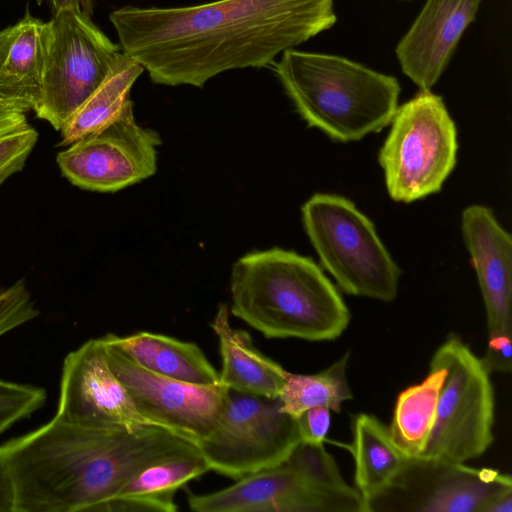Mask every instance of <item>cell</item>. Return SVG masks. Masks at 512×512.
Instances as JSON below:
<instances>
[{
  "label": "cell",
  "mask_w": 512,
  "mask_h": 512,
  "mask_svg": "<svg viewBox=\"0 0 512 512\" xmlns=\"http://www.w3.org/2000/svg\"><path fill=\"white\" fill-rule=\"evenodd\" d=\"M121 51L150 79L203 87L234 69L272 66L278 55L329 30L334 0H214L112 11Z\"/></svg>",
  "instance_id": "obj_1"
},
{
  "label": "cell",
  "mask_w": 512,
  "mask_h": 512,
  "mask_svg": "<svg viewBox=\"0 0 512 512\" xmlns=\"http://www.w3.org/2000/svg\"><path fill=\"white\" fill-rule=\"evenodd\" d=\"M194 445L157 425L97 429L54 416L0 446L14 512H95L151 464Z\"/></svg>",
  "instance_id": "obj_2"
},
{
  "label": "cell",
  "mask_w": 512,
  "mask_h": 512,
  "mask_svg": "<svg viewBox=\"0 0 512 512\" xmlns=\"http://www.w3.org/2000/svg\"><path fill=\"white\" fill-rule=\"evenodd\" d=\"M230 292L232 315L266 338L334 340L350 321L348 307L322 269L279 247L239 258Z\"/></svg>",
  "instance_id": "obj_3"
},
{
  "label": "cell",
  "mask_w": 512,
  "mask_h": 512,
  "mask_svg": "<svg viewBox=\"0 0 512 512\" xmlns=\"http://www.w3.org/2000/svg\"><path fill=\"white\" fill-rule=\"evenodd\" d=\"M272 69L308 126L335 141H357L380 131L398 107L396 77L342 56L292 48Z\"/></svg>",
  "instance_id": "obj_4"
},
{
  "label": "cell",
  "mask_w": 512,
  "mask_h": 512,
  "mask_svg": "<svg viewBox=\"0 0 512 512\" xmlns=\"http://www.w3.org/2000/svg\"><path fill=\"white\" fill-rule=\"evenodd\" d=\"M306 234L322 266L347 294L395 299L400 269L372 221L349 199L316 193L302 206Z\"/></svg>",
  "instance_id": "obj_5"
},
{
  "label": "cell",
  "mask_w": 512,
  "mask_h": 512,
  "mask_svg": "<svg viewBox=\"0 0 512 512\" xmlns=\"http://www.w3.org/2000/svg\"><path fill=\"white\" fill-rule=\"evenodd\" d=\"M379 150L389 196L411 203L441 190L457 161L456 125L443 98L420 90L398 106Z\"/></svg>",
  "instance_id": "obj_6"
},
{
  "label": "cell",
  "mask_w": 512,
  "mask_h": 512,
  "mask_svg": "<svg viewBox=\"0 0 512 512\" xmlns=\"http://www.w3.org/2000/svg\"><path fill=\"white\" fill-rule=\"evenodd\" d=\"M430 365L445 372L435 421L419 456L464 463L483 455L494 440V390L490 373L456 334L435 351Z\"/></svg>",
  "instance_id": "obj_7"
},
{
  "label": "cell",
  "mask_w": 512,
  "mask_h": 512,
  "mask_svg": "<svg viewBox=\"0 0 512 512\" xmlns=\"http://www.w3.org/2000/svg\"><path fill=\"white\" fill-rule=\"evenodd\" d=\"M85 13L63 9L46 22L45 60L38 118L61 130L99 88L121 54Z\"/></svg>",
  "instance_id": "obj_8"
},
{
  "label": "cell",
  "mask_w": 512,
  "mask_h": 512,
  "mask_svg": "<svg viewBox=\"0 0 512 512\" xmlns=\"http://www.w3.org/2000/svg\"><path fill=\"white\" fill-rule=\"evenodd\" d=\"M300 442L297 420L278 397L228 390L214 429L195 444L210 470L239 479L282 462Z\"/></svg>",
  "instance_id": "obj_9"
},
{
  "label": "cell",
  "mask_w": 512,
  "mask_h": 512,
  "mask_svg": "<svg viewBox=\"0 0 512 512\" xmlns=\"http://www.w3.org/2000/svg\"><path fill=\"white\" fill-rule=\"evenodd\" d=\"M510 489L511 476L496 469L406 457L390 482L363 502L362 512H484Z\"/></svg>",
  "instance_id": "obj_10"
},
{
  "label": "cell",
  "mask_w": 512,
  "mask_h": 512,
  "mask_svg": "<svg viewBox=\"0 0 512 512\" xmlns=\"http://www.w3.org/2000/svg\"><path fill=\"white\" fill-rule=\"evenodd\" d=\"M161 139L140 126L130 101L104 129L59 152L57 163L73 185L97 192H115L145 180L157 169Z\"/></svg>",
  "instance_id": "obj_11"
},
{
  "label": "cell",
  "mask_w": 512,
  "mask_h": 512,
  "mask_svg": "<svg viewBox=\"0 0 512 512\" xmlns=\"http://www.w3.org/2000/svg\"><path fill=\"white\" fill-rule=\"evenodd\" d=\"M101 338L111 369L148 422L194 443L210 434L225 406L228 388L220 383L198 386L158 375L130 358L111 333Z\"/></svg>",
  "instance_id": "obj_12"
},
{
  "label": "cell",
  "mask_w": 512,
  "mask_h": 512,
  "mask_svg": "<svg viewBox=\"0 0 512 512\" xmlns=\"http://www.w3.org/2000/svg\"><path fill=\"white\" fill-rule=\"evenodd\" d=\"M196 512H362L360 494L339 495L315 486L289 454L224 489L188 494Z\"/></svg>",
  "instance_id": "obj_13"
},
{
  "label": "cell",
  "mask_w": 512,
  "mask_h": 512,
  "mask_svg": "<svg viewBox=\"0 0 512 512\" xmlns=\"http://www.w3.org/2000/svg\"><path fill=\"white\" fill-rule=\"evenodd\" d=\"M55 416L97 429L134 430L153 425L137 411L111 369L102 338L84 342L64 358Z\"/></svg>",
  "instance_id": "obj_14"
},
{
  "label": "cell",
  "mask_w": 512,
  "mask_h": 512,
  "mask_svg": "<svg viewBox=\"0 0 512 512\" xmlns=\"http://www.w3.org/2000/svg\"><path fill=\"white\" fill-rule=\"evenodd\" d=\"M482 1L426 0L395 49L402 72L420 90L439 80Z\"/></svg>",
  "instance_id": "obj_15"
},
{
  "label": "cell",
  "mask_w": 512,
  "mask_h": 512,
  "mask_svg": "<svg viewBox=\"0 0 512 512\" xmlns=\"http://www.w3.org/2000/svg\"><path fill=\"white\" fill-rule=\"evenodd\" d=\"M465 246L484 300L488 332H512V240L484 205L466 207L461 216Z\"/></svg>",
  "instance_id": "obj_16"
},
{
  "label": "cell",
  "mask_w": 512,
  "mask_h": 512,
  "mask_svg": "<svg viewBox=\"0 0 512 512\" xmlns=\"http://www.w3.org/2000/svg\"><path fill=\"white\" fill-rule=\"evenodd\" d=\"M46 22L26 10L0 31V98L27 113L39 99L45 60Z\"/></svg>",
  "instance_id": "obj_17"
},
{
  "label": "cell",
  "mask_w": 512,
  "mask_h": 512,
  "mask_svg": "<svg viewBox=\"0 0 512 512\" xmlns=\"http://www.w3.org/2000/svg\"><path fill=\"white\" fill-rule=\"evenodd\" d=\"M211 328L218 338L222 358L220 384L240 393L277 398L288 372L261 353L247 331L232 327L225 304L218 306Z\"/></svg>",
  "instance_id": "obj_18"
},
{
  "label": "cell",
  "mask_w": 512,
  "mask_h": 512,
  "mask_svg": "<svg viewBox=\"0 0 512 512\" xmlns=\"http://www.w3.org/2000/svg\"><path fill=\"white\" fill-rule=\"evenodd\" d=\"M113 341L137 364L158 375L198 386L220 383V376L201 348L163 334L111 333Z\"/></svg>",
  "instance_id": "obj_19"
},
{
  "label": "cell",
  "mask_w": 512,
  "mask_h": 512,
  "mask_svg": "<svg viewBox=\"0 0 512 512\" xmlns=\"http://www.w3.org/2000/svg\"><path fill=\"white\" fill-rule=\"evenodd\" d=\"M350 450L355 461L356 490L362 502L386 486L407 457L393 442L388 427L366 413L354 418Z\"/></svg>",
  "instance_id": "obj_20"
},
{
  "label": "cell",
  "mask_w": 512,
  "mask_h": 512,
  "mask_svg": "<svg viewBox=\"0 0 512 512\" xmlns=\"http://www.w3.org/2000/svg\"><path fill=\"white\" fill-rule=\"evenodd\" d=\"M143 67L123 52L99 88L60 130L59 145H70L111 124L131 101L130 91Z\"/></svg>",
  "instance_id": "obj_21"
},
{
  "label": "cell",
  "mask_w": 512,
  "mask_h": 512,
  "mask_svg": "<svg viewBox=\"0 0 512 512\" xmlns=\"http://www.w3.org/2000/svg\"><path fill=\"white\" fill-rule=\"evenodd\" d=\"M444 375L442 368L430 365L425 380L407 388L397 398L388 429L395 445L407 457L419 456L427 443Z\"/></svg>",
  "instance_id": "obj_22"
},
{
  "label": "cell",
  "mask_w": 512,
  "mask_h": 512,
  "mask_svg": "<svg viewBox=\"0 0 512 512\" xmlns=\"http://www.w3.org/2000/svg\"><path fill=\"white\" fill-rule=\"evenodd\" d=\"M209 470L207 461L195 444L144 468L127 482L117 496L138 497L152 503L158 512H175L177 490Z\"/></svg>",
  "instance_id": "obj_23"
},
{
  "label": "cell",
  "mask_w": 512,
  "mask_h": 512,
  "mask_svg": "<svg viewBox=\"0 0 512 512\" xmlns=\"http://www.w3.org/2000/svg\"><path fill=\"white\" fill-rule=\"evenodd\" d=\"M350 352L345 353L325 370L315 374H292L278 396L281 410L295 418L307 409L326 406L340 412L343 402L353 397L346 370Z\"/></svg>",
  "instance_id": "obj_24"
},
{
  "label": "cell",
  "mask_w": 512,
  "mask_h": 512,
  "mask_svg": "<svg viewBox=\"0 0 512 512\" xmlns=\"http://www.w3.org/2000/svg\"><path fill=\"white\" fill-rule=\"evenodd\" d=\"M45 401L46 391L41 387L0 379V434L30 417Z\"/></svg>",
  "instance_id": "obj_25"
},
{
  "label": "cell",
  "mask_w": 512,
  "mask_h": 512,
  "mask_svg": "<svg viewBox=\"0 0 512 512\" xmlns=\"http://www.w3.org/2000/svg\"><path fill=\"white\" fill-rule=\"evenodd\" d=\"M39 315L24 279L0 291V337Z\"/></svg>",
  "instance_id": "obj_26"
},
{
  "label": "cell",
  "mask_w": 512,
  "mask_h": 512,
  "mask_svg": "<svg viewBox=\"0 0 512 512\" xmlns=\"http://www.w3.org/2000/svg\"><path fill=\"white\" fill-rule=\"evenodd\" d=\"M38 136L29 124L0 135V185L23 169Z\"/></svg>",
  "instance_id": "obj_27"
},
{
  "label": "cell",
  "mask_w": 512,
  "mask_h": 512,
  "mask_svg": "<svg viewBox=\"0 0 512 512\" xmlns=\"http://www.w3.org/2000/svg\"><path fill=\"white\" fill-rule=\"evenodd\" d=\"M301 442L323 444L330 427V409L317 406L296 418Z\"/></svg>",
  "instance_id": "obj_28"
},
{
  "label": "cell",
  "mask_w": 512,
  "mask_h": 512,
  "mask_svg": "<svg viewBox=\"0 0 512 512\" xmlns=\"http://www.w3.org/2000/svg\"><path fill=\"white\" fill-rule=\"evenodd\" d=\"M511 339L512 332L496 331L489 333L487 350L481 360L490 374L511 371Z\"/></svg>",
  "instance_id": "obj_29"
},
{
  "label": "cell",
  "mask_w": 512,
  "mask_h": 512,
  "mask_svg": "<svg viewBox=\"0 0 512 512\" xmlns=\"http://www.w3.org/2000/svg\"><path fill=\"white\" fill-rule=\"evenodd\" d=\"M26 113L15 104L0 98V135L27 125Z\"/></svg>",
  "instance_id": "obj_30"
},
{
  "label": "cell",
  "mask_w": 512,
  "mask_h": 512,
  "mask_svg": "<svg viewBox=\"0 0 512 512\" xmlns=\"http://www.w3.org/2000/svg\"><path fill=\"white\" fill-rule=\"evenodd\" d=\"M13 484L0 454V512H14Z\"/></svg>",
  "instance_id": "obj_31"
},
{
  "label": "cell",
  "mask_w": 512,
  "mask_h": 512,
  "mask_svg": "<svg viewBox=\"0 0 512 512\" xmlns=\"http://www.w3.org/2000/svg\"><path fill=\"white\" fill-rule=\"evenodd\" d=\"M44 0H37L40 5ZM54 13L63 9H74L92 16L94 9V0H49Z\"/></svg>",
  "instance_id": "obj_32"
},
{
  "label": "cell",
  "mask_w": 512,
  "mask_h": 512,
  "mask_svg": "<svg viewBox=\"0 0 512 512\" xmlns=\"http://www.w3.org/2000/svg\"><path fill=\"white\" fill-rule=\"evenodd\" d=\"M484 512H512V489L504 491L492 499Z\"/></svg>",
  "instance_id": "obj_33"
},
{
  "label": "cell",
  "mask_w": 512,
  "mask_h": 512,
  "mask_svg": "<svg viewBox=\"0 0 512 512\" xmlns=\"http://www.w3.org/2000/svg\"><path fill=\"white\" fill-rule=\"evenodd\" d=\"M401 1H410V0H401Z\"/></svg>",
  "instance_id": "obj_34"
}]
</instances>
